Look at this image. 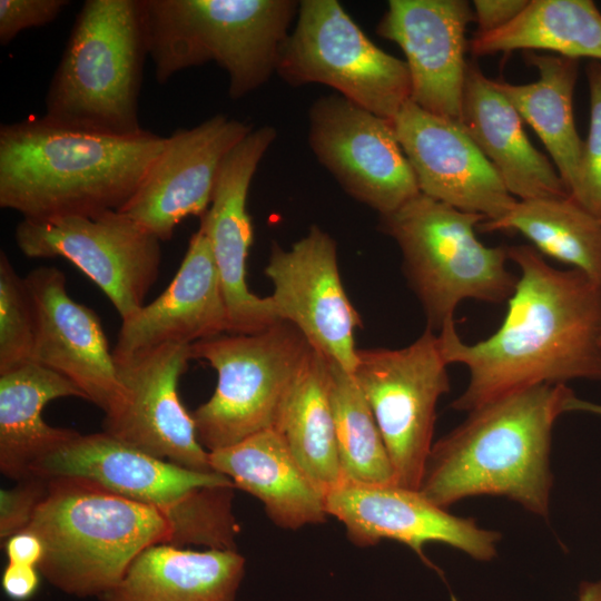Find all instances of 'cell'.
Wrapping results in <instances>:
<instances>
[{"label":"cell","instance_id":"11","mask_svg":"<svg viewBox=\"0 0 601 601\" xmlns=\"http://www.w3.org/2000/svg\"><path fill=\"white\" fill-rule=\"evenodd\" d=\"M439 334L426 327L410 345L357 349L353 376L383 436L400 486L420 490L433 446L436 405L450 391Z\"/></svg>","mask_w":601,"mask_h":601},{"label":"cell","instance_id":"10","mask_svg":"<svg viewBox=\"0 0 601 601\" xmlns=\"http://www.w3.org/2000/svg\"><path fill=\"white\" fill-rule=\"evenodd\" d=\"M276 72L290 86L332 87L391 122L411 99L405 60L375 46L337 0L299 1Z\"/></svg>","mask_w":601,"mask_h":601},{"label":"cell","instance_id":"35","mask_svg":"<svg viewBox=\"0 0 601 601\" xmlns=\"http://www.w3.org/2000/svg\"><path fill=\"white\" fill-rule=\"evenodd\" d=\"M68 3L66 0H0V43L6 46L23 30L52 22Z\"/></svg>","mask_w":601,"mask_h":601},{"label":"cell","instance_id":"26","mask_svg":"<svg viewBox=\"0 0 601 601\" xmlns=\"http://www.w3.org/2000/svg\"><path fill=\"white\" fill-rule=\"evenodd\" d=\"M70 396L85 400L69 380L33 362L0 374V470L6 476L31 477L38 461L78 434L42 418L49 402Z\"/></svg>","mask_w":601,"mask_h":601},{"label":"cell","instance_id":"32","mask_svg":"<svg viewBox=\"0 0 601 601\" xmlns=\"http://www.w3.org/2000/svg\"><path fill=\"white\" fill-rule=\"evenodd\" d=\"M37 336L35 303L26 283L0 254V374L32 363Z\"/></svg>","mask_w":601,"mask_h":601},{"label":"cell","instance_id":"24","mask_svg":"<svg viewBox=\"0 0 601 601\" xmlns=\"http://www.w3.org/2000/svg\"><path fill=\"white\" fill-rule=\"evenodd\" d=\"M209 453L214 472L263 504L279 526L298 529L326 520L325 495L275 428Z\"/></svg>","mask_w":601,"mask_h":601},{"label":"cell","instance_id":"18","mask_svg":"<svg viewBox=\"0 0 601 601\" xmlns=\"http://www.w3.org/2000/svg\"><path fill=\"white\" fill-rule=\"evenodd\" d=\"M276 139L272 126L253 129L224 158L210 205L200 217L218 269L229 317V334H254L279 322L268 297L253 294L246 266L254 230L247 210L252 179Z\"/></svg>","mask_w":601,"mask_h":601},{"label":"cell","instance_id":"23","mask_svg":"<svg viewBox=\"0 0 601 601\" xmlns=\"http://www.w3.org/2000/svg\"><path fill=\"white\" fill-rule=\"evenodd\" d=\"M522 118L474 65L467 63L461 125L519 200L570 196L556 168L528 139Z\"/></svg>","mask_w":601,"mask_h":601},{"label":"cell","instance_id":"21","mask_svg":"<svg viewBox=\"0 0 601 601\" xmlns=\"http://www.w3.org/2000/svg\"><path fill=\"white\" fill-rule=\"evenodd\" d=\"M24 279L37 314L32 362L69 380L105 414L115 410L124 388L98 315L69 296L55 267H38Z\"/></svg>","mask_w":601,"mask_h":601},{"label":"cell","instance_id":"39","mask_svg":"<svg viewBox=\"0 0 601 601\" xmlns=\"http://www.w3.org/2000/svg\"><path fill=\"white\" fill-rule=\"evenodd\" d=\"M565 412H584L601 417V404L579 398L573 393L565 403Z\"/></svg>","mask_w":601,"mask_h":601},{"label":"cell","instance_id":"9","mask_svg":"<svg viewBox=\"0 0 601 601\" xmlns=\"http://www.w3.org/2000/svg\"><path fill=\"white\" fill-rule=\"evenodd\" d=\"M193 359L217 373L211 397L193 415L207 452L275 428L282 406L312 346L290 323L279 321L254 334H223L190 345Z\"/></svg>","mask_w":601,"mask_h":601},{"label":"cell","instance_id":"37","mask_svg":"<svg viewBox=\"0 0 601 601\" xmlns=\"http://www.w3.org/2000/svg\"><path fill=\"white\" fill-rule=\"evenodd\" d=\"M37 569V566L32 565L9 562L1 578V585L6 595L13 601H26L32 598L40 583Z\"/></svg>","mask_w":601,"mask_h":601},{"label":"cell","instance_id":"1","mask_svg":"<svg viewBox=\"0 0 601 601\" xmlns=\"http://www.w3.org/2000/svg\"><path fill=\"white\" fill-rule=\"evenodd\" d=\"M508 256L520 275L500 328L474 344L454 321L439 332L447 364L469 372L454 410L471 412L538 385L601 381V286L578 269L550 266L531 246H508Z\"/></svg>","mask_w":601,"mask_h":601},{"label":"cell","instance_id":"25","mask_svg":"<svg viewBox=\"0 0 601 601\" xmlns=\"http://www.w3.org/2000/svg\"><path fill=\"white\" fill-rule=\"evenodd\" d=\"M245 559L235 550L191 551L169 543L140 552L102 601H235Z\"/></svg>","mask_w":601,"mask_h":601},{"label":"cell","instance_id":"12","mask_svg":"<svg viewBox=\"0 0 601 601\" xmlns=\"http://www.w3.org/2000/svg\"><path fill=\"white\" fill-rule=\"evenodd\" d=\"M14 240L27 257L71 262L107 295L121 321L145 306L159 274L160 240L120 210L22 218Z\"/></svg>","mask_w":601,"mask_h":601},{"label":"cell","instance_id":"33","mask_svg":"<svg viewBox=\"0 0 601 601\" xmlns=\"http://www.w3.org/2000/svg\"><path fill=\"white\" fill-rule=\"evenodd\" d=\"M585 72L590 93V128L583 141L578 186L571 197L601 218V61L590 60Z\"/></svg>","mask_w":601,"mask_h":601},{"label":"cell","instance_id":"36","mask_svg":"<svg viewBox=\"0 0 601 601\" xmlns=\"http://www.w3.org/2000/svg\"><path fill=\"white\" fill-rule=\"evenodd\" d=\"M529 0H475L474 20L484 35L499 30L514 20L528 6Z\"/></svg>","mask_w":601,"mask_h":601},{"label":"cell","instance_id":"4","mask_svg":"<svg viewBox=\"0 0 601 601\" xmlns=\"http://www.w3.org/2000/svg\"><path fill=\"white\" fill-rule=\"evenodd\" d=\"M26 530L43 543L38 566L42 575L77 597L110 591L145 549L176 545V529L167 513L65 477L47 479L46 494Z\"/></svg>","mask_w":601,"mask_h":601},{"label":"cell","instance_id":"34","mask_svg":"<svg viewBox=\"0 0 601 601\" xmlns=\"http://www.w3.org/2000/svg\"><path fill=\"white\" fill-rule=\"evenodd\" d=\"M47 491V479L31 476L0 491V538L26 530Z\"/></svg>","mask_w":601,"mask_h":601},{"label":"cell","instance_id":"28","mask_svg":"<svg viewBox=\"0 0 601 601\" xmlns=\"http://www.w3.org/2000/svg\"><path fill=\"white\" fill-rule=\"evenodd\" d=\"M275 430L324 495L344 482L328 359L313 347L285 398Z\"/></svg>","mask_w":601,"mask_h":601},{"label":"cell","instance_id":"29","mask_svg":"<svg viewBox=\"0 0 601 601\" xmlns=\"http://www.w3.org/2000/svg\"><path fill=\"white\" fill-rule=\"evenodd\" d=\"M476 56L513 50H545L601 61V11L591 0H529L503 28L475 35Z\"/></svg>","mask_w":601,"mask_h":601},{"label":"cell","instance_id":"2","mask_svg":"<svg viewBox=\"0 0 601 601\" xmlns=\"http://www.w3.org/2000/svg\"><path fill=\"white\" fill-rule=\"evenodd\" d=\"M166 137L73 129L42 116L0 127V206L24 219L119 210Z\"/></svg>","mask_w":601,"mask_h":601},{"label":"cell","instance_id":"22","mask_svg":"<svg viewBox=\"0 0 601 601\" xmlns=\"http://www.w3.org/2000/svg\"><path fill=\"white\" fill-rule=\"evenodd\" d=\"M229 329L218 269L209 242L198 228L168 287L121 321L112 354L121 361L162 345H191Z\"/></svg>","mask_w":601,"mask_h":601},{"label":"cell","instance_id":"14","mask_svg":"<svg viewBox=\"0 0 601 601\" xmlns=\"http://www.w3.org/2000/svg\"><path fill=\"white\" fill-rule=\"evenodd\" d=\"M265 275L280 321L294 325L309 345L353 374L355 332L362 321L343 286L335 240L312 226L289 249L272 245Z\"/></svg>","mask_w":601,"mask_h":601},{"label":"cell","instance_id":"19","mask_svg":"<svg viewBox=\"0 0 601 601\" xmlns=\"http://www.w3.org/2000/svg\"><path fill=\"white\" fill-rule=\"evenodd\" d=\"M392 124L423 195L486 221L503 217L518 201L460 122L410 99Z\"/></svg>","mask_w":601,"mask_h":601},{"label":"cell","instance_id":"16","mask_svg":"<svg viewBox=\"0 0 601 601\" xmlns=\"http://www.w3.org/2000/svg\"><path fill=\"white\" fill-rule=\"evenodd\" d=\"M252 130L250 125L221 114L175 130L119 210L160 242L170 239L183 219L207 211L224 158Z\"/></svg>","mask_w":601,"mask_h":601},{"label":"cell","instance_id":"6","mask_svg":"<svg viewBox=\"0 0 601 601\" xmlns=\"http://www.w3.org/2000/svg\"><path fill=\"white\" fill-rule=\"evenodd\" d=\"M148 56L166 83L190 67L215 61L240 99L277 70L295 0H142Z\"/></svg>","mask_w":601,"mask_h":601},{"label":"cell","instance_id":"20","mask_svg":"<svg viewBox=\"0 0 601 601\" xmlns=\"http://www.w3.org/2000/svg\"><path fill=\"white\" fill-rule=\"evenodd\" d=\"M474 12L464 0H391L376 33L406 57L411 100L461 124L467 63L466 27Z\"/></svg>","mask_w":601,"mask_h":601},{"label":"cell","instance_id":"7","mask_svg":"<svg viewBox=\"0 0 601 601\" xmlns=\"http://www.w3.org/2000/svg\"><path fill=\"white\" fill-rule=\"evenodd\" d=\"M31 476L86 481L167 513L176 545L234 550V483L217 472L193 471L135 449L101 432L78 433L38 461Z\"/></svg>","mask_w":601,"mask_h":601},{"label":"cell","instance_id":"30","mask_svg":"<svg viewBox=\"0 0 601 601\" xmlns=\"http://www.w3.org/2000/svg\"><path fill=\"white\" fill-rule=\"evenodd\" d=\"M477 228L516 230L540 254L570 265L601 286V218L571 196L518 200L506 215L484 220Z\"/></svg>","mask_w":601,"mask_h":601},{"label":"cell","instance_id":"8","mask_svg":"<svg viewBox=\"0 0 601 601\" xmlns=\"http://www.w3.org/2000/svg\"><path fill=\"white\" fill-rule=\"evenodd\" d=\"M484 220L422 193L380 216V228L400 247L408 285L434 332L454 321L461 302L502 303L514 292L518 277L506 268L508 246L487 247L476 237Z\"/></svg>","mask_w":601,"mask_h":601},{"label":"cell","instance_id":"38","mask_svg":"<svg viewBox=\"0 0 601 601\" xmlns=\"http://www.w3.org/2000/svg\"><path fill=\"white\" fill-rule=\"evenodd\" d=\"M4 551L10 563L39 566L45 548L41 539L30 530H22L4 541Z\"/></svg>","mask_w":601,"mask_h":601},{"label":"cell","instance_id":"40","mask_svg":"<svg viewBox=\"0 0 601 601\" xmlns=\"http://www.w3.org/2000/svg\"><path fill=\"white\" fill-rule=\"evenodd\" d=\"M577 601H601V581L583 582L579 588Z\"/></svg>","mask_w":601,"mask_h":601},{"label":"cell","instance_id":"27","mask_svg":"<svg viewBox=\"0 0 601 601\" xmlns=\"http://www.w3.org/2000/svg\"><path fill=\"white\" fill-rule=\"evenodd\" d=\"M526 59L539 71L536 81L526 85L493 81V85L535 130L572 196L583 152L572 107L580 60L534 52H529Z\"/></svg>","mask_w":601,"mask_h":601},{"label":"cell","instance_id":"3","mask_svg":"<svg viewBox=\"0 0 601 601\" xmlns=\"http://www.w3.org/2000/svg\"><path fill=\"white\" fill-rule=\"evenodd\" d=\"M572 394L566 384L538 385L469 412L433 444L420 491L443 509L493 495L548 518L552 430Z\"/></svg>","mask_w":601,"mask_h":601},{"label":"cell","instance_id":"15","mask_svg":"<svg viewBox=\"0 0 601 601\" xmlns=\"http://www.w3.org/2000/svg\"><path fill=\"white\" fill-rule=\"evenodd\" d=\"M193 359L190 345L169 344L116 361L124 388L120 404L105 414V433L156 457L198 472H214L178 382Z\"/></svg>","mask_w":601,"mask_h":601},{"label":"cell","instance_id":"31","mask_svg":"<svg viewBox=\"0 0 601 601\" xmlns=\"http://www.w3.org/2000/svg\"><path fill=\"white\" fill-rule=\"evenodd\" d=\"M329 395L344 481L396 484L373 412L352 373L328 359Z\"/></svg>","mask_w":601,"mask_h":601},{"label":"cell","instance_id":"5","mask_svg":"<svg viewBox=\"0 0 601 601\" xmlns=\"http://www.w3.org/2000/svg\"><path fill=\"white\" fill-rule=\"evenodd\" d=\"M148 56L142 0H87L46 95L43 118L73 129L129 136L139 122Z\"/></svg>","mask_w":601,"mask_h":601},{"label":"cell","instance_id":"17","mask_svg":"<svg viewBox=\"0 0 601 601\" xmlns=\"http://www.w3.org/2000/svg\"><path fill=\"white\" fill-rule=\"evenodd\" d=\"M325 509L327 515L344 524L354 543L394 540L426 562L423 546L431 542L447 544L477 561H490L501 540L499 532L480 528L471 518L451 514L420 490L397 484L344 481L325 495Z\"/></svg>","mask_w":601,"mask_h":601},{"label":"cell","instance_id":"13","mask_svg":"<svg viewBox=\"0 0 601 601\" xmlns=\"http://www.w3.org/2000/svg\"><path fill=\"white\" fill-rule=\"evenodd\" d=\"M308 142L341 187L380 216L421 193L393 124L338 93L311 106Z\"/></svg>","mask_w":601,"mask_h":601}]
</instances>
